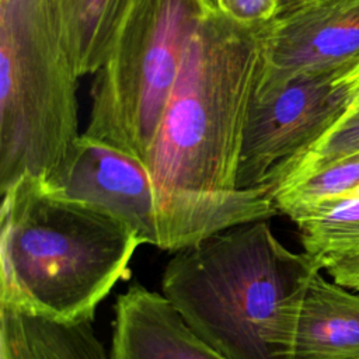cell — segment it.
Wrapping results in <instances>:
<instances>
[{
  "mask_svg": "<svg viewBox=\"0 0 359 359\" xmlns=\"http://www.w3.org/2000/svg\"><path fill=\"white\" fill-rule=\"evenodd\" d=\"M269 24L238 22L213 6L192 36L147 158L160 250L278 215L268 194L237 185Z\"/></svg>",
  "mask_w": 359,
  "mask_h": 359,
  "instance_id": "cell-1",
  "label": "cell"
},
{
  "mask_svg": "<svg viewBox=\"0 0 359 359\" xmlns=\"http://www.w3.org/2000/svg\"><path fill=\"white\" fill-rule=\"evenodd\" d=\"M320 266L287 250L268 220L222 230L165 265L161 294L223 359H289L302 297Z\"/></svg>",
  "mask_w": 359,
  "mask_h": 359,
  "instance_id": "cell-2",
  "label": "cell"
},
{
  "mask_svg": "<svg viewBox=\"0 0 359 359\" xmlns=\"http://www.w3.org/2000/svg\"><path fill=\"white\" fill-rule=\"evenodd\" d=\"M0 306L57 321L94 318L143 244L114 216L24 175L3 192Z\"/></svg>",
  "mask_w": 359,
  "mask_h": 359,
  "instance_id": "cell-3",
  "label": "cell"
},
{
  "mask_svg": "<svg viewBox=\"0 0 359 359\" xmlns=\"http://www.w3.org/2000/svg\"><path fill=\"white\" fill-rule=\"evenodd\" d=\"M77 73L57 0H0V189L31 175L57 191L81 137Z\"/></svg>",
  "mask_w": 359,
  "mask_h": 359,
  "instance_id": "cell-4",
  "label": "cell"
},
{
  "mask_svg": "<svg viewBox=\"0 0 359 359\" xmlns=\"http://www.w3.org/2000/svg\"><path fill=\"white\" fill-rule=\"evenodd\" d=\"M213 0H133L95 73L84 136L147 165L171 93Z\"/></svg>",
  "mask_w": 359,
  "mask_h": 359,
  "instance_id": "cell-5",
  "label": "cell"
},
{
  "mask_svg": "<svg viewBox=\"0 0 359 359\" xmlns=\"http://www.w3.org/2000/svg\"><path fill=\"white\" fill-rule=\"evenodd\" d=\"M342 70L258 79L243 135L240 189L271 196L276 174L342 119L349 102Z\"/></svg>",
  "mask_w": 359,
  "mask_h": 359,
  "instance_id": "cell-6",
  "label": "cell"
},
{
  "mask_svg": "<svg viewBox=\"0 0 359 359\" xmlns=\"http://www.w3.org/2000/svg\"><path fill=\"white\" fill-rule=\"evenodd\" d=\"M359 59V0H307L269 24L261 80L337 72Z\"/></svg>",
  "mask_w": 359,
  "mask_h": 359,
  "instance_id": "cell-7",
  "label": "cell"
},
{
  "mask_svg": "<svg viewBox=\"0 0 359 359\" xmlns=\"http://www.w3.org/2000/svg\"><path fill=\"white\" fill-rule=\"evenodd\" d=\"M57 192L114 216L143 244L157 247L153 182L139 158L81 133L70 172Z\"/></svg>",
  "mask_w": 359,
  "mask_h": 359,
  "instance_id": "cell-8",
  "label": "cell"
},
{
  "mask_svg": "<svg viewBox=\"0 0 359 359\" xmlns=\"http://www.w3.org/2000/svg\"><path fill=\"white\" fill-rule=\"evenodd\" d=\"M111 359H223L185 325L161 293L132 285L118 296Z\"/></svg>",
  "mask_w": 359,
  "mask_h": 359,
  "instance_id": "cell-9",
  "label": "cell"
},
{
  "mask_svg": "<svg viewBox=\"0 0 359 359\" xmlns=\"http://www.w3.org/2000/svg\"><path fill=\"white\" fill-rule=\"evenodd\" d=\"M289 359H359V294L316 272L302 297Z\"/></svg>",
  "mask_w": 359,
  "mask_h": 359,
  "instance_id": "cell-10",
  "label": "cell"
},
{
  "mask_svg": "<svg viewBox=\"0 0 359 359\" xmlns=\"http://www.w3.org/2000/svg\"><path fill=\"white\" fill-rule=\"evenodd\" d=\"M0 359H111L93 318L57 321L0 306Z\"/></svg>",
  "mask_w": 359,
  "mask_h": 359,
  "instance_id": "cell-11",
  "label": "cell"
},
{
  "mask_svg": "<svg viewBox=\"0 0 359 359\" xmlns=\"http://www.w3.org/2000/svg\"><path fill=\"white\" fill-rule=\"evenodd\" d=\"M66 45L79 77L104 63L133 0H57Z\"/></svg>",
  "mask_w": 359,
  "mask_h": 359,
  "instance_id": "cell-12",
  "label": "cell"
},
{
  "mask_svg": "<svg viewBox=\"0 0 359 359\" xmlns=\"http://www.w3.org/2000/svg\"><path fill=\"white\" fill-rule=\"evenodd\" d=\"M293 222L304 252L320 269L359 258V196L323 202Z\"/></svg>",
  "mask_w": 359,
  "mask_h": 359,
  "instance_id": "cell-13",
  "label": "cell"
},
{
  "mask_svg": "<svg viewBox=\"0 0 359 359\" xmlns=\"http://www.w3.org/2000/svg\"><path fill=\"white\" fill-rule=\"evenodd\" d=\"M358 185L359 151L278 185L272 191V201L278 213L294 220L323 202L346 195Z\"/></svg>",
  "mask_w": 359,
  "mask_h": 359,
  "instance_id": "cell-14",
  "label": "cell"
},
{
  "mask_svg": "<svg viewBox=\"0 0 359 359\" xmlns=\"http://www.w3.org/2000/svg\"><path fill=\"white\" fill-rule=\"evenodd\" d=\"M359 151V114L335 123L306 151L289 161L275 177L269 194L283 184L302 178L324 165Z\"/></svg>",
  "mask_w": 359,
  "mask_h": 359,
  "instance_id": "cell-15",
  "label": "cell"
},
{
  "mask_svg": "<svg viewBox=\"0 0 359 359\" xmlns=\"http://www.w3.org/2000/svg\"><path fill=\"white\" fill-rule=\"evenodd\" d=\"M213 3L222 13L244 24L269 22L280 8V0H213Z\"/></svg>",
  "mask_w": 359,
  "mask_h": 359,
  "instance_id": "cell-16",
  "label": "cell"
},
{
  "mask_svg": "<svg viewBox=\"0 0 359 359\" xmlns=\"http://www.w3.org/2000/svg\"><path fill=\"white\" fill-rule=\"evenodd\" d=\"M341 77L348 88L349 95L348 108L345 115L342 116V119H346L359 114V59L345 67L341 73Z\"/></svg>",
  "mask_w": 359,
  "mask_h": 359,
  "instance_id": "cell-17",
  "label": "cell"
},
{
  "mask_svg": "<svg viewBox=\"0 0 359 359\" xmlns=\"http://www.w3.org/2000/svg\"><path fill=\"white\" fill-rule=\"evenodd\" d=\"M334 282L359 292V258L344 261L327 269Z\"/></svg>",
  "mask_w": 359,
  "mask_h": 359,
  "instance_id": "cell-18",
  "label": "cell"
},
{
  "mask_svg": "<svg viewBox=\"0 0 359 359\" xmlns=\"http://www.w3.org/2000/svg\"><path fill=\"white\" fill-rule=\"evenodd\" d=\"M304 1H307V0H280L279 14H280V13H285V11H287V10H292V8H294L296 6H299V4L304 3Z\"/></svg>",
  "mask_w": 359,
  "mask_h": 359,
  "instance_id": "cell-19",
  "label": "cell"
},
{
  "mask_svg": "<svg viewBox=\"0 0 359 359\" xmlns=\"http://www.w3.org/2000/svg\"><path fill=\"white\" fill-rule=\"evenodd\" d=\"M346 195H352V196H359V185L355 188V189H352L351 192H348ZM345 196V195H344Z\"/></svg>",
  "mask_w": 359,
  "mask_h": 359,
  "instance_id": "cell-20",
  "label": "cell"
}]
</instances>
